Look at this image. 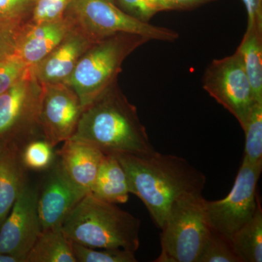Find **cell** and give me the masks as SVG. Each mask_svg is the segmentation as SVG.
I'll use <instances>...</instances> for the list:
<instances>
[{
  "mask_svg": "<svg viewBox=\"0 0 262 262\" xmlns=\"http://www.w3.org/2000/svg\"><path fill=\"white\" fill-rule=\"evenodd\" d=\"M31 69L16 53L0 58V94L21 80Z\"/></svg>",
  "mask_w": 262,
  "mask_h": 262,
  "instance_id": "obj_25",
  "label": "cell"
},
{
  "mask_svg": "<svg viewBox=\"0 0 262 262\" xmlns=\"http://www.w3.org/2000/svg\"><path fill=\"white\" fill-rule=\"evenodd\" d=\"M204 3H206V0H160L159 10L190 9Z\"/></svg>",
  "mask_w": 262,
  "mask_h": 262,
  "instance_id": "obj_31",
  "label": "cell"
},
{
  "mask_svg": "<svg viewBox=\"0 0 262 262\" xmlns=\"http://www.w3.org/2000/svg\"><path fill=\"white\" fill-rule=\"evenodd\" d=\"M126 173L131 194L145 205L162 229L174 202L188 194H202L206 177L187 160L155 151L144 155H114Z\"/></svg>",
  "mask_w": 262,
  "mask_h": 262,
  "instance_id": "obj_1",
  "label": "cell"
},
{
  "mask_svg": "<svg viewBox=\"0 0 262 262\" xmlns=\"http://www.w3.org/2000/svg\"><path fill=\"white\" fill-rule=\"evenodd\" d=\"M23 146L7 143L0 153V227L26 185Z\"/></svg>",
  "mask_w": 262,
  "mask_h": 262,
  "instance_id": "obj_16",
  "label": "cell"
},
{
  "mask_svg": "<svg viewBox=\"0 0 262 262\" xmlns=\"http://www.w3.org/2000/svg\"><path fill=\"white\" fill-rule=\"evenodd\" d=\"M26 25L0 20V58L17 53L19 39Z\"/></svg>",
  "mask_w": 262,
  "mask_h": 262,
  "instance_id": "obj_29",
  "label": "cell"
},
{
  "mask_svg": "<svg viewBox=\"0 0 262 262\" xmlns=\"http://www.w3.org/2000/svg\"><path fill=\"white\" fill-rule=\"evenodd\" d=\"M243 129L246 134L244 159L253 165H262V103L253 105Z\"/></svg>",
  "mask_w": 262,
  "mask_h": 262,
  "instance_id": "obj_21",
  "label": "cell"
},
{
  "mask_svg": "<svg viewBox=\"0 0 262 262\" xmlns=\"http://www.w3.org/2000/svg\"><path fill=\"white\" fill-rule=\"evenodd\" d=\"M70 139L94 146L105 155H144L155 151L137 108L117 82L83 108Z\"/></svg>",
  "mask_w": 262,
  "mask_h": 262,
  "instance_id": "obj_2",
  "label": "cell"
},
{
  "mask_svg": "<svg viewBox=\"0 0 262 262\" xmlns=\"http://www.w3.org/2000/svg\"><path fill=\"white\" fill-rule=\"evenodd\" d=\"M39 191L26 184L0 227V253L26 257L42 232L38 212Z\"/></svg>",
  "mask_w": 262,
  "mask_h": 262,
  "instance_id": "obj_11",
  "label": "cell"
},
{
  "mask_svg": "<svg viewBox=\"0 0 262 262\" xmlns=\"http://www.w3.org/2000/svg\"><path fill=\"white\" fill-rule=\"evenodd\" d=\"M210 1H213V0H206V2H210Z\"/></svg>",
  "mask_w": 262,
  "mask_h": 262,
  "instance_id": "obj_34",
  "label": "cell"
},
{
  "mask_svg": "<svg viewBox=\"0 0 262 262\" xmlns=\"http://www.w3.org/2000/svg\"><path fill=\"white\" fill-rule=\"evenodd\" d=\"M248 13L247 27H256L262 30V0H242Z\"/></svg>",
  "mask_w": 262,
  "mask_h": 262,
  "instance_id": "obj_30",
  "label": "cell"
},
{
  "mask_svg": "<svg viewBox=\"0 0 262 262\" xmlns=\"http://www.w3.org/2000/svg\"><path fill=\"white\" fill-rule=\"evenodd\" d=\"M0 262H24V259L15 255L0 253Z\"/></svg>",
  "mask_w": 262,
  "mask_h": 262,
  "instance_id": "obj_32",
  "label": "cell"
},
{
  "mask_svg": "<svg viewBox=\"0 0 262 262\" xmlns=\"http://www.w3.org/2000/svg\"><path fill=\"white\" fill-rule=\"evenodd\" d=\"M141 222L128 212L89 193L62 222L71 242L97 248L139 249Z\"/></svg>",
  "mask_w": 262,
  "mask_h": 262,
  "instance_id": "obj_3",
  "label": "cell"
},
{
  "mask_svg": "<svg viewBox=\"0 0 262 262\" xmlns=\"http://www.w3.org/2000/svg\"><path fill=\"white\" fill-rule=\"evenodd\" d=\"M262 165L243 159L233 187L227 196L215 201H205V211L212 230L227 239L252 219L259 202L256 187Z\"/></svg>",
  "mask_w": 262,
  "mask_h": 262,
  "instance_id": "obj_8",
  "label": "cell"
},
{
  "mask_svg": "<svg viewBox=\"0 0 262 262\" xmlns=\"http://www.w3.org/2000/svg\"><path fill=\"white\" fill-rule=\"evenodd\" d=\"M91 193L114 204L128 201L130 192L126 173L115 155H105Z\"/></svg>",
  "mask_w": 262,
  "mask_h": 262,
  "instance_id": "obj_17",
  "label": "cell"
},
{
  "mask_svg": "<svg viewBox=\"0 0 262 262\" xmlns=\"http://www.w3.org/2000/svg\"><path fill=\"white\" fill-rule=\"evenodd\" d=\"M196 262H241L230 239L212 230Z\"/></svg>",
  "mask_w": 262,
  "mask_h": 262,
  "instance_id": "obj_24",
  "label": "cell"
},
{
  "mask_svg": "<svg viewBox=\"0 0 262 262\" xmlns=\"http://www.w3.org/2000/svg\"><path fill=\"white\" fill-rule=\"evenodd\" d=\"M53 147L45 139H32L22 148L21 159L26 168L44 170L54 161Z\"/></svg>",
  "mask_w": 262,
  "mask_h": 262,
  "instance_id": "obj_23",
  "label": "cell"
},
{
  "mask_svg": "<svg viewBox=\"0 0 262 262\" xmlns=\"http://www.w3.org/2000/svg\"><path fill=\"white\" fill-rule=\"evenodd\" d=\"M203 87L244 128L255 101L238 53L213 60L205 72Z\"/></svg>",
  "mask_w": 262,
  "mask_h": 262,
  "instance_id": "obj_9",
  "label": "cell"
},
{
  "mask_svg": "<svg viewBox=\"0 0 262 262\" xmlns=\"http://www.w3.org/2000/svg\"><path fill=\"white\" fill-rule=\"evenodd\" d=\"M94 41L73 27L59 45L34 68L33 73L41 84L64 83Z\"/></svg>",
  "mask_w": 262,
  "mask_h": 262,
  "instance_id": "obj_13",
  "label": "cell"
},
{
  "mask_svg": "<svg viewBox=\"0 0 262 262\" xmlns=\"http://www.w3.org/2000/svg\"><path fill=\"white\" fill-rule=\"evenodd\" d=\"M73 28L68 18L41 24L29 23L19 39L17 54L34 68L63 40Z\"/></svg>",
  "mask_w": 262,
  "mask_h": 262,
  "instance_id": "obj_14",
  "label": "cell"
},
{
  "mask_svg": "<svg viewBox=\"0 0 262 262\" xmlns=\"http://www.w3.org/2000/svg\"><path fill=\"white\" fill-rule=\"evenodd\" d=\"M56 155L67 177L81 189L91 192L105 154L94 146L69 139Z\"/></svg>",
  "mask_w": 262,
  "mask_h": 262,
  "instance_id": "obj_15",
  "label": "cell"
},
{
  "mask_svg": "<svg viewBox=\"0 0 262 262\" xmlns=\"http://www.w3.org/2000/svg\"><path fill=\"white\" fill-rule=\"evenodd\" d=\"M25 262H77L61 226L42 230Z\"/></svg>",
  "mask_w": 262,
  "mask_h": 262,
  "instance_id": "obj_18",
  "label": "cell"
},
{
  "mask_svg": "<svg viewBox=\"0 0 262 262\" xmlns=\"http://www.w3.org/2000/svg\"><path fill=\"white\" fill-rule=\"evenodd\" d=\"M42 85L39 125L43 139L55 147L74 135L83 107L75 91L67 84Z\"/></svg>",
  "mask_w": 262,
  "mask_h": 262,
  "instance_id": "obj_10",
  "label": "cell"
},
{
  "mask_svg": "<svg viewBox=\"0 0 262 262\" xmlns=\"http://www.w3.org/2000/svg\"><path fill=\"white\" fill-rule=\"evenodd\" d=\"M231 243L241 262L262 261V210L260 202L252 219L233 234Z\"/></svg>",
  "mask_w": 262,
  "mask_h": 262,
  "instance_id": "obj_20",
  "label": "cell"
},
{
  "mask_svg": "<svg viewBox=\"0 0 262 262\" xmlns=\"http://www.w3.org/2000/svg\"><path fill=\"white\" fill-rule=\"evenodd\" d=\"M202 194H188L174 202L160 237L161 252L156 262H196L211 229Z\"/></svg>",
  "mask_w": 262,
  "mask_h": 262,
  "instance_id": "obj_5",
  "label": "cell"
},
{
  "mask_svg": "<svg viewBox=\"0 0 262 262\" xmlns=\"http://www.w3.org/2000/svg\"><path fill=\"white\" fill-rule=\"evenodd\" d=\"M160 0H115L117 6L127 14L149 23L159 13Z\"/></svg>",
  "mask_w": 262,
  "mask_h": 262,
  "instance_id": "obj_28",
  "label": "cell"
},
{
  "mask_svg": "<svg viewBox=\"0 0 262 262\" xmlns=\"http://www.w3.org/2000/svg\"><path fill=\"white\" fill-rule=\"evenodd\" d=\"M252 89L255 102L262 103V30L247 27L237 48Z\"/></svg>",
  "mask_w": 262,
  "mask_h": 262,
  "instance_id": "obj_19",
  "label": "cell"
},
{
  "mask_svg": "<svg viewBox=\"0 0 262 262\" xmlns=\"http://www.w3.org/2000/svg\"><path fill=\"white\" fill-rule=\"evenodd\" d=\"M71 0H37L29 23L41 24L63 18Z\"/></svg>",
  "mask_w": 262,
  "mask_h": 262,
  "instance_id": "obj_27",
  "label": "cell"
},
{
  "mask_svg": "<svg viewBox=\"0 0 262 262\" xmlns=\"http://www.w3.org/2000/svg\"><path fill=\"white\" fill-rule=\"evenodd\" d=\"M42 91L31 69L21 80L0 94V140L24 146L41 132Z\"/></svg>",
  "mask_w": 262,
  "mask_h": 262,
  "instance_id": "obj_7",
  "label": "cell"
},
{
  "mask_svg": "<svg viewBox=\"0 0 262 262\" xmlns=\"http://www.w3.org/2000/svg\"><path fill=\"white\" fill-rule=\"evenodd\" d=\"M5 145V143L4 141L0 140V153L2 152V151H3V148H4V146Z\"/></svg>",
  "mask_w": 262,
  "mask_h": 262,
  "instance_id": "obj_33",
  "label": "cell"
},
{
  "mask_svg": "<svg viewBox=\"0 0 262 262\" xmlns=\"http://www.w3.org/2000/svg\"><path fill=\"white\" fill-rule=\"evenodd\" d=\"M149 41V38L126 33L101 39L81 57L64 83L75 91L84 108L117 83L123 62Z\"/></svg>",
  "mask_w": 262,
  "mask_h": 262,
  "instance_id": "obj_4",
  "label": "cell"
},
{
  "mask_svg": "<svg viewBox=\"0 0 262 262\" xmlns=\"http://www.w3.org/2000/svg\"><path fill=\"white\" fill-rule=\"evenodd\" d=\"M37 0H0V20L24 26L29 23Z\"/></svg>",
  "mask_w": 262,
  "mask_h": 262,
  "instance_id": "obj_26",
  "label": "cell"
},
{
  "mask_svg": "<svg viewBox=\"0 0 262 262\" xmlns=\"http://www.w3.org/2000/svg\"><path fill=\"white\" fill-rule=\"evenodd\" d=\"M72 243V252L77 262H136L135 253L120 248H96Z\"/></svg>",
  "mask_w": 262,
  "mask_h": 262,
  "instance_id": "obj_22",
  "label": "cell"
},
{
  "mask_svg": "<svg viewBox=\"0 0 262 262\" xmlns=\"http://www.w3.org/2000/svg\"><path fill=\"white\" fill-rule=\"evenodd\" d=\"M87 194L57 164L48 176L42 193H39L38 212L42 230L61 226L67 215Z\"/></svg>",
  "mask_w": 262,
  "mask_h": 262,
  "instance_id": "obj_12",
  "label": "cell"
},
{
  "mask_svg": "<svg viewBox=\"0 0 262 262\" xmlns=\"http://www.w3.org/2000/svg\"><path fill=\"white\" fill-rule=\"evenodd\" d=\"M64 16L94 42L120 33L163 42H174L179 37L172 29L151 25L127 14L115 0H71Z\"/></svg>",
  "mask_w": 262,
  "mask_h": 262,
  "instance_id": "obj_6",
  "label": "cell"
}]
</instances>
